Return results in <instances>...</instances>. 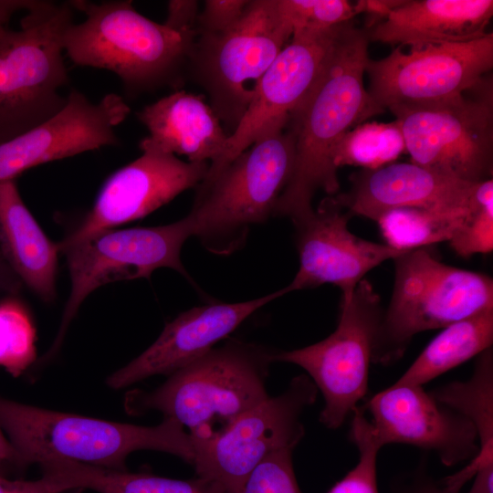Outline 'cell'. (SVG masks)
I'll return each mask as SVG.
<instances>
[{
  "instance_id": "cell-1",
  "label": "cell",
  "mask_w": 493,
  "mask_h": 493,
  "mask_svg": "<svg viewBox=\"0 0 493 493\" xmlns=\"http://www.w3.org/2000/svg\"><path fill=\"white\" fill-rule=\"evenodd\" d=\"M368 43L365 30L351 21L341 25L316 81L290 113L294 165L274 216L294 224L314 211L317 192L337 194L338 169L332 161L336 145L351 129L384 111L363 85Z\"/></svg>"
},
{
  "instance_id": "cell-2",
  "label": "cell",
  "mask_w": 493,
  "mask_h": 493,
  "mask_svg": "<svg viewBox=\"0 0 493 493\" xmlns=\"http://www.w3.org/2000/svg\"><path fill=\"white\" fill-rule=\"evenodd\" d=\"M0 427L16 452L18 469L47 459H63L126 471L127 456L137 450L169 453L191 465L194 458L191 435L168 417L160 425L142 426L0 397Z\"/></svg>"
},
{
  "instance_id": "cell-3",
  "label": "cell",
  "mask_w": 493,
  "mask_h": 493,
  "mask_svg": "<svg viewBox=\"0 0 493 493\" xmlns=\"http://www.w3.org/2000/svg\"><path fill=\"white\" fill-rule=\"evenodd\" d=\"M276 351L230 340L169 375L159 387L126 399L132 414L155 410L189 429L193 441L211 438L269 397L266 389Z\"/></svg>"
},
{
  "instance_id": "cell-4",
  "label": "cell",
  "mask_w": 493,
  "mask_h": 493,
  "mask_svg": "<svg viewBox=\"0 0 493 493\" xmlns=\"http://www.w3.org/2000/svg\"><path fill=\"white\" fill-rule=\"evenodd\" d=\"M288 118L271 122L217 176L201 183L186 215L193 236L209 252L227 256L245 246L250 227L274 216L294 165Z\"/></svg>"
},
{
  "instance_id": "cell-5",
  "label": "cell",
  "mask_w": 493,
  "mask_h": 493,
  "mask_svg": "<svg viewBox=\"0 0 493 493\" xmlns=\"http://www.w3.org/2000/svg\"><path fill=\"white\" fill-rule=\"evenodd\" d=\"M84 13L62 33L64 53L78 66L111 71L127 93L173 84L196 35L181 34L141 15L131 1H70Z\"/></svg>"
},
{
  "instance_id": "cell-6",
  "label": "cell",
  "mask_w": 493,
  "mask_h": 493,
  "mask_svg": "<svg viewBox=\"0 0 493 493\" xmlns=\"http://www.w3.org/2000/svg\"><path fill=\"white\" fill-rule=\"evenodd\" d=\"M393 261V292L376 333L374 364L401 359L420 332L493 308V279L486 274L445 264L426 247L405 250Z\"/></svg>"
},
{
  "instance_id": "cell-7",
  "label": "cell",
  "mask_w": 493,
  "mask_h": 493,
  "mask_svg": "<svg viewBox=\"0 0 493 493\" xmlns=\"http://www.w3.org/2000/svg\"><path fill=\"white\" fill-rule=\"evenodd\" d=\"M70 1H34L20 29L0 32V144L38 126L67 104L62 33Z\"/></svg>"
},
{
  "instance_id": "cell-8",
  "label": "cell",
  "mask_w": 493,
  "mask_h": 493,
  "mask_svg": "<svg viewBox=\"0 0 493 493\" xmlns=\"http://www.w3.org/2000/svg\"><path fill=\"white\" fill-rule=\"evenodd\" d=\"M412 163L468 183L492 179V83L482 79L464 93L438 102L389 108Z\"/></svg>"
},
{
  "instance_id": "cell-9",
  "label": "cell",
  "mask_w": 493,
  "mask_h": 493,
  "mask_svg": "<svg viewBox=\"0 0 493 493\" xmlns=\"http://www.w3.org/2000/svg\"><path fill=\"white\" fill-rule=\"evenodd\" d=\"M292 33L278 0H255L249 1L231 27L221 33L201 34L194 41L188 60L210 97L211 108L233 131L257 82Z\"/></svg>"
},
{
  "instance_id": "cell-10",
  "label": "cell",
  "mask_w": 493,
  "mask_h": 493,
  "mask_svg": "<svg viewBox=\"0 0 493 493\" xmlns=\"http://www.w3.org/2000/svg\"><path fill=\"white\" fill-rule=\"evenodd\" d=\"M383 312L379 295L364 278L349 299L341 301L333 332L311 345L276 351L273 355L274 362L302 368L320 391L324 406L320 421L329 429L339 428L367 393L373 344Z\"/></svg>"
},
{
  "instance_id": "cell-11",
  "label": "cell",
  "mask_w": 493,
  "mask_h": 493,
  "mask_svg": "<svg viewBox=\"0 0 493 493\" xmlns=\"http://www.w3.org/2000/svg\"><path fill=\"white\" fill-rule=\"evenodd\" d=\"M191 236L192 226L184 216L158 226L110 229L66 246H58L67 259L70 292L57 337L46 358L58 350L82 302L98 288L119 280L149 278L154 270L163 267L189 278L181 251Z\"/></svg>"
},
{
  "instance_id": "cell-12",
  "label": "cell",
  "mask_w": 493,
  "mask_h": 493,
  "mask_svg": "<svg viewBox=\"0 0 493 493\" xmlns=\"http://www.w3.org/2000/svg\"><path fill=\"white\" fill-rule=\"evenodd\" d=\"M317 393L307 374L298 375L282 393L246 411L216 435L193 441L196 477L219 483L225 493H241L266 456L299 445L305 433L301 415Z\"/></svg>"
},
{
  "instance_id": "cell-13",
  "label": "cell",
  "mask_w": 493,
  "mask_h": 493,
  "mask_svg": "<svg viewBox=\"0 0 493 493\" xmlns=\"http://www.w3.org/2000/svg\"><path fill=\"white\" fill-rule=\"evenodd\" d=\"M493 67V34L462 43L393 48L366 63L368 93L382 109L438 102L476 86Z\"/></svg>"
},
{
  "instance_id": "cell-14",
  "label": "cell",
  "mask_w": 493,
  "mask_h": 493,
  "mask_svg": "<svg viewBox=\"0 0 493 493\" xmlns=\"http://www.w3.org/2000/svg\"><path fill=\"white\" fill-rule=\"evenodd\" d=\"M340 26L293 31L290 40L257 82L246 111L228 135L222 154L209 164L202 183L217 176L271 122L289 117L316 81Z\"/></svg>"
},
{
  "instance_id": "cell-15",
  "label": "cell",
  "mask_w": 493,
  "mask_h": 493,
  "mask_svg": "<svg viewBox=\"0 0 493 493\" xmlns=\"http://www.w3.org/2000/svg\"><path fill=\"white\" fill-rule=\"evenodd\" d=\"M351 215L330 196L294 223L299 265L284 287L287 294L330 284L341 289V300H347L368 272L404 252L351 233L348 227Z\"/></svg>"
},
{
  "instance_id": "cell-16",
  "label": "cell",
  "mask_w": 493,
  "mask_h": 493,
  "mask_svg": "<svg viewBox=\"0 0 493 493\" xmlns=\"http://www.w3.org/2000/svg\"><path fill=\"white\" fill-rule=\"evenodd\" d=\"M112 173L83 220L58 246L142 218L205 179L208 163H190L155 148Z\"/></svg>"
},
{
  "instance_id": "cell-17",
  "label": "cell",
  "mask_w": 493,
  "mask_h": 493,
  "mask_svg": "<svg viewBox=\"0 0 493 493\" xmlns=\"http://www.w3.org/2000/svg\"><path fill=\"white\" fill-rule=\"evenodd\" d=\"M130 111L118 94L109 93L94 103L80 91L71 90L58 114L0 144V182L16 180L46 163L119 144L115 129Z\"/></svg>"
},
{
  "instance_id": "cell-18",
  "label": "cell",
  "mask_w": 493,
  "mask_h": 493,
  "mask_svg": "<svg viewBox=\"0 0 493 493\" xmlns=\"http://www.w3.org/2000/svg\"><path fill=\"white\" fill-rule=\"evenodd\" d=\"M363 407L372 415L370 422L382 447L404 444L430 450L447 467L470 461L478 453L471 422L436 402L423 385L393 383Z\"/></svg>"
},
{
  "instance_id": "cell-19",
  "label": "cell",
  "mask_w": 493,
  "mask_h": 493,
  "mask_svg": "<svg viewBox=\"0 0 493 493\" xmlns=\"http://www.w3.org/2000/svg\"><path fill=\"white\" fill-rule=\"evenodd\" d=\"M286 294L283 288L255 299L209 303L179 314L149 348L108 377V386L119 390L153 375L169 376L212 350L257 309Z\"/></svg>"
},
{
  "instance_id": "cell-20",
  "label": "cell",
  "mask_w": 493,
  "mask_h": 493,
  "mask_svg": "<svg viewBox=\"0 0 493 493\" xmlns=\"http://www.w3.org/2000/svg\"><path fill=\"white\" fill-rule=\"evenodd\" d=\"M477 184L439 174L412 162L392 163L353 173L349 191L333 197L352 215L376 221L386 212L404 207L468 208Z\"/></svg>"
},
{
  "instance_id": "cell-21",
  "label": "cell",
  "mask_w": 493,
  "mask_h": 493,
  "mask_svg": "<svg viewBox=\"0 0 493 493\" xmlns=\"http://www.w3.org/2000/svg\"><path fill=\"white\" fill-rule=\"evenodd\" d=\"M492 15V0L403 1L365 31L369 41L401 47L469 42L487 34Z\"/></svg>"
},
{
  "instance_id": "cell-22",
  "label": "cell",
  "mask_w": 493,
  "mask_h": 493,
  "mask_svg": "<svg viewBox=\"0 0 493 493\" xmlns=\"http://www.w3.org/2000/svg\"><path fill=\"white\" fill-rule=\"evenodd\" d=\"M136 116L149 131L140 146L185 155L190 163L215 162L228 138L211 106L184 90L147 105Z\"/></svg>"
},
{
  "instance_id": "cell-23",
  "label": "cell",
  "mask_w": 493,
  "mask_h": 493,
  "mask_svg": "<svg viewBox=\"0 0 493 493\" xmlns=\"http://www.w3.org/2000/svg\"><path fill=\"white\" fill-rule=\"evenodd\" d=\"M0 251L22 284L46 302L55 299L58 246L25 205L16 180L0 182Z\"/></svg>"
},
{
  "instance_id": "cell-24",
  "label": "cell",
  "mask_w": 493,
  "mask_h": 493,
  "mask_svg": "<svg viewBox=\"0 0 493 493\" xmlns=\"http://www.w3.org/2000/svg\"><path fill=\"white\" fill-rule=\"evenodd\" d=\"M38 465L41 478L52 493L71 489H90L99 493H225L219 483L198 477L188 480L173 479L63 459H47Z\"/></svg>"
},
{
  "instance_id": "cell-25",
  "label": "cell",
  "mask_w": 493,
  "mask_h": 493,
  "mask_svg": "<svg viewBox=\"0 0 493 493\" xmlns=\"http://www.w3.org/2000/svg\"><path fill=\"white\" fill-rule=\"evenodd\" d=\"M492 344L493 308L443 328L394 383L424 385Z\"/></svg>"
},
{
  "instance_id": "cell-26",
  "label": "cell",
  "mask_w": 493,
  "mask_h": 493,
  "mask_svg": "<svg viewBox=\"0 0 493 493\" xmlns=\"http://www.w3.org/2000/svg\"><path fill=\"white\" fill-rule=\"evenodd\" d=\"M439 404L465 416L474 425L479 450L462 468L469 478L483 468L493 467V351L477 356L472 375L466 381L451 382L430 393Z\"/></svg>"
},
{
  "instance_id": "cell-27",
  "label": "cell",
  "mask_w": 493,
  "mask_h": 493,
  "mask_svg": "<svg viewBox=\"0 0 493 493\" xmlns=\"http://www.w3.org/2000/svg\"><path fill=\"white\" fill-rule=\"evenodd\" d=\"M469 207L458 210L397 208L386 212L376 222L386 245L405 251L449 242L464 222Z\"/></svg>"
},
{
  "instance_id": "cell-28",
  "label": "cell",
  "mask_w": 493,
  "mask_h": 493,
  "mask_svg": "<svg viewBox=\"0 0 493 493\" xmlns=\"http://www.w3.org/2000/svg\"><path fill=\"white\" fill-rule=\"evenodd\" d=\"M405 152L398 123L362 122L347 131L336 145L332 161L341 166H360L372 170L393 163Z\"/></svg>"
},
{
  "instance_id": "cell-29",
  "label": "cell",
  "mask_w": 493,
  "mask_h": 493,
  "mask_svg": "<svg viewBox=\"0 0 493 493\" xmlns=\"http://www.w3.org/2000/svg\"><path fill=\"white\" fill-rule=\"evenodd\" d=\"M36 330L30 314L17 295L0 299V367L14 377L36 360Z\"/></svg>"
},
{
  "instance_id": "cell-30",
  "label": "cell",
  "mask_w": 493,
  "mask_h": 493,
  "mask_svg": "<svg viewBox=\"0 0 493 493\" xmlns=\"http://www.w3.org/2000/svg\"><path fill=\"white\" fill-rule=\"evenodd\" d=\"M462 257L488 254L493 250V180L477 183L472 192L469 211L448 242Z\"/></svg>"
},
{
  "instance_id": "cell-31",
  "label": "cell",
  "mask_w": 493,
  "mask_h": 493,
  "mask_svg": "<svg viewBox=\"0 0 493 493\" xmlns=\"http://www.w3.org/2000/svg\"><path fill=\"white\" fill-rule=\"evenodd\" d=\"M350 437L356 446L357 464L327 493H379L376 480L377 456L382 448L363 406L351 413Z\"/></svg>"
},
{
  "instance_id": "cell-32",
  "label": "cell",
  "mask_w": 493,
  "mask_h": 493,
  "mask_svg": "<svg viewBox=\"0 0 493 493\" xmlns=\"http://www.w3.org/2000/svg\"><path fill=\"white\" fill-rule=\"evenodd\" d=\"M278 5L293 31L333 27L350 22L362 14L360 1L278 0Z\"/></svg>"
},
{
  "instance_id": "cell-33",
  "label": "cell",
  "mask_w": 493,
  "mask_h": 493,
  "mask_svg": "<svg viewBox=\"0 0 493 493\" xmlns=\"http://www.w3.org/2000/svg\"><path fill=\"white\" fill-rule=\"evenodd\" d=\"M292 448L266 456L249 474L241 493H301L292 461Z\"/></svg>"
},
{
  "instance_id": "cell-34",
  "label": "cell",
  "mask_w": 493,
  "mask_h": 493,
  "mask_svg": "<svg viewBox=\"0 0 493 493\" xmlns=\"http://www.w3.org/2000/svg\"><path fill=\"white\" fill-rule=\"evenodd\" d=\"M249 1L207 0L197 16L196 35L216 34L226 31L236 23Z\"/></svg>"
},
{
  "instance_id": "cell-35",
  "label": "cell",
  "mask_w": 493,
  "mask_h": 493,
  "mask_svg": "<svg viewBox=\"0 0 493 493\" xmlns=\"http://www.w3.org/2000/svg\"><path fill=\"white\" fill-rule=\"evenodd\" d=\"M198 3L193 0H172L167 5V27L181 34L196 35Z\"/></svg>"
},
{
  "instance_id": "cell-36",
  "label": "cell",
  "mask_w": 493,
  "mask_h": 493,
  "mask_svg": "<svg viewBox=\"0 0 493 493\" xmlns=\"http://www.w3.org/2000/svg\"><path fill=\"white\" fill-rule=\"evenodd\" d=\"M0 493H52L40 477L37 480L11 479L0 475Z\"/></svg>"
},
{
  "instance_id": "cell-37",
  "label": "cell",
  "mask_w": 493,
  "mask_h": 493,
  "mask_svg": "<svg viewBox=\"0 0 493 493\" xmlns=\"http://www.w3.org/2000/svg\"><path fill=\"white\" fill-rule=\"evenodd\" d=\"M360 3L362 13L367 14L369 29L383 19L391 10L401 5L403 0H362Z\"/></svg>"
},
{
  "instance_id": "cell-38",
  "label": "cell",
  "mask_w": 493,
  "mask_h": 493,
  "mask_svg": "<svg viewBox=\"0 0 493 493\" xmlns=\"http://www.w3.org/2000/svg\"><path fill=\"white\" fill-rule=\"evenodd\" d=\"M22 282L10 268L0 251V299L17 295Z\"/></svg>"
},
{
  "instance_id": "cell-39",
  "label": "cell",
  "mask_w": 493,
  "mask_h": 493,
  "mask_svg": "<svg viewBox=\"0 0 493 493\" xmlns=\"http://www.w3.org/2000/svg\"><path fill=\"white\" fill-rule=\"evenodd\" d=\"M31 0H0V32L9 27L12 16L20 10H27Z\"/></svg>"
},
{
  "instance_id": "cell-40",
  "label": "cell",
  "mask_w": 493,
  "mask_h": 493,
  "mask_svg": "<svg viewBox=\"0 0 493 493\" xmlns=\"http://www.w3.org/2000/svg\"><path fill=\"white\" fill-rule=\"evenodd\" d=\"M17 467V455L10 441L0 427V470L4 473L5 467Z\"/></svg>"
},
{
  "instance_id": "cell-41",
  "label": "cell",
  "mask_w": 493,
  "mask_h": 493,
  "mask_svg": "<svg viewBox=\"0 0 493 493\" xmlns=\"http://www.w3.org/2000/svg\"><path fill=\"white\" fill-rule=\"evenodd\" d=\"M467 493H493V467L478 470Z\"/></svg>"
},
{
  "instance_id": "cell-42",
  "label": "cell",
  "mask_w": 493,
  "mask_h": 493,
  "mask_svg": "<svg viewBox=\"0 0 493 493\" xmlns=\"http://www.w3.org/2000/svg\"><path fill=\"white\" fill-rule=\"evenodd\" d=\"M416 493H449L446 488L444 487V484L442 483L441 487H437L431 484H426L422 486Z\"/></svg>"
},
{
  "instance_id": "cell-43",
  "label": "cell",
  "mask_w": 493,
  "mask_h": 493,
  "mask_svg": "<svg viewBox=\"0 0 493 493\" xmlns=\"http://www.w3.org/2000/svg\"><path fill=\"white\" fill-rule=\"evenodd\" d=\"M0 475L5 476V474L2 470H0Z\"/></svg>"
}]
</instances>
